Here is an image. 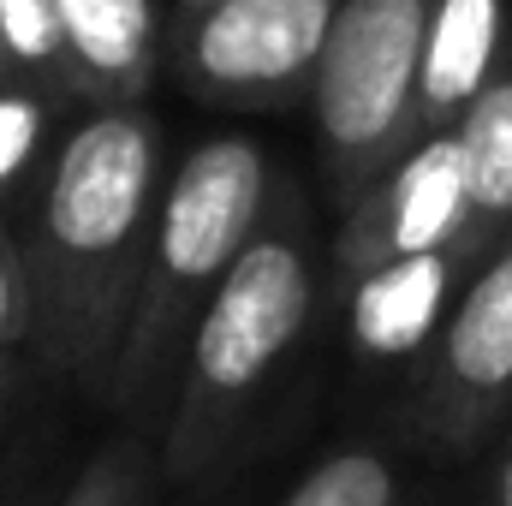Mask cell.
<instances>
[{
  "instance_id": "cell-11",
  "label": "cell",
  "mask_w": 512,
  "mask_h": 506,
  "mask_svg": "<svg viewBox=\"0 0 512 506\" xmlns=\"http://www.w3.org/2000/svg\"><path fill=\"white\" fill-rule=\"evenodd\" d=\"M465 155V191H471V239L489 256L512 233V48L501 72L483 84V96L453 126Z\"/></svg>"
},
{
  "instance_id": "cell-2",
  "label": "cell",
  "mask_w": 512,
  "mask_h": 506,
  "mask_svg": "<svg viewBox=\"0 0 512 506\" xmlns=\"http://www.w3.org/2000/svg\"><path fill=\"white\" fill-rule=\"evenodd\" d=\"M322 292H328V251L316 239V215L304 191L280 179L268 221L256 227L245 256L197 316L191 346L179 358L155 429V459L167 489H191L227 465L268 381L292 364L298 340L310 334Z\"/></svg>"
},
{
  "instance_id": "cell-17",
  "label": "cell",
  "mask_w": 512,
  "mask_h": 506,
  "mask_svg": "<svg viewBox=\"0 0 512 506\" xmlns=\"http://www.w3.org/2000/svg\"><path fill=\"white\" fill-rule=\"evenodd\" d=\"M477 506H512V423L495 435V441H489V453H483Z\"/></svg>"
},
{
  "instance_id": "cell-5",
  "label": "cell",
  "mask_w": 512,
  "mask_h": 506,
  "mask_svg": "<svg viewBox=\"0 0 512 506\" xmlns=\"http://www.w3.org/2000/svg\"><path fill=\"white\" fill-rule=\"evenodd\" d=\"M411 441L435 459H477L512 423V233L471 268L435 346L405 376Z\"/></svg>"
},
{
  "instance_id": "cell-7",
  "label": "cell",
  "mask_w": 512,
  "mask_h": 506,
  "mask_svg": "<svg viewBox=\"0 0 512 506\" xmlns=\"http://www.w3.org/2000/svg\"><path fill=\"white\" fill-rule=\"evenodd\" d=\"M435 251H477L471 239V191H465V155L453 131L417 137L382 179L334 221L328 239V286H346L370 268Z\"/></svg>"
},
{
  "instance_id": "cell-12",
  "label": "cell",
  "mask_w": 512,
  "mask_h": 506,
  "mask_svg": "<svg viewBox=\"0 0 512 506\" xmlns=\"http://www.w3.org/2000/svg\"><path fill=\"white\" fill-rule=\"evenodd\" d=\"M66 114H78L60 90L30 84V78H0V221L12 209L30 203L36 179L48 173L60 137H66Z\"/></svg>"
},
{
  "instance_id": "cell-20",
  "label": "cell",
  "mask_w": 512,
  "mask_h": 506,
  "mask_svg": "<svg viewBox=\"0 0 512 506\" xmlns=\"http://www.w3.org/2000/svg\"><path fill=\"white\" fill-rule=\"evenodd\" d=\"M0 78H6V60H0Z\"/></svg>"
},
{
  "instance_id": "cell-19",
  "label": "cell",
  "mask_w": 512,
  "mask_h": 506,
  "mask_svg": "<svg viewBox=\"0 0 512 506\" xmlns=\"http://www.w3.org/2000/svg\"><path fill=\"white\" fill-rule=\"evenodd\" d=\"M203 6H215V0H167L173 18H191V12H203Z\"/></svg>"
},
{
  "instance_id": "cell-6",
  "label": "cell",
  "mask_w": 512,
  "mask_h": 506,
  "mask_svg": "<svg viewBox=\"0 0 512 506\" xmlns=\"http://www.w3.org/2000/svg\"><path fill=\"white\" fill-rule=\"evenodd\" d=\"M334 18L340 0H215L173 18L167 60L197 102L274 114L310 102Z\"/></svg>"
},
{
  "instance_id": "cell-18",
  "label": "cell",
  "mask_w": 512,
  "mask_h": 506,
  "mask_svg": "<svg viewBox=\"0 0 512 506\" xmlns=\"http://www.w3.org/2000/svg\"><path fill=\"white\" fill-rule=\"evenodd\" d=\"M12 346H0V417H6V393H12Z\"/></svg>"
},
{
  "instance_id": "cell-4",
  "label": "cell",
  "mask_w": 512,
  "mask_h": 506,
  "mask_svg": "<svg viewBox=\"0 0 512 506\" xmlns=\"http://www.w3.org/2000/svg\"><path fill=\"white\" fill-rule=\"evenodd\" d=\"M429 6L435 0H340V18L328 30L322 66L310 84L316 167L334 215H346L423 137L417 72H423Z\"/></svg>"
},
{
  "instance_id": "cell-15",
  "label": "cell",
  "mask_w": 512,
  "mask_h": 506,
  "mask_svg": "<svg viewBox=\"0 0 512 506\" xmlns=\"http://www.w3.org/2000/svg\"><path fill=\"white\" fill-rule=\"evenodd\" d=\"M0 60L12 78L60 90V0H0Z\"/></svg>"
},
{
  "instance_id": "cell-9",
  "label": "cell",
  "mask_w": 512,
  "mask_h": 506,
  "mask_svg": "<svg viewBox=\"0 0 512 506\" xmlns=\"http://www.w3.org/2000/svg\"><path fill=\"white\" fill-rule=\"evenodd\" d=\"M167 30V0H60V96L78 114L149 108Z\"/></svg>"
},
{
  "instance_id": "cell-14",
  "label": "cell",
  "mask_w": 512,
  "mask_h": 506,
  "mask_svg": "<svg viewBox=\"0 0 512 506\" xmlns=\"http://www.w3.org/2000/svg\"><path fill=\"white\" fill-rule=\"evenodd\" d=\"M161 459L149 429H120L108 435L72 477L60 506H161Z\"/></svg>"
},
{
  "instance_id": "cell-8",
  "label": "cell",
  "mask_w": 512,
  "mask_h": 506,
  "mask_svg": "<svg viewBox=\"0 0 512 506\" xmlns=\"http://www.w3.org/2000/svg\"><path fill=\"white\" fill-rule=\"evenodd\" d=\"M477 262L483 256L471 251L405 256V262H387V268H370V274L334 286L358 370H405L411 376L423 364V352L435 346V334Z\"/></svg>"
},
{
  "instance_id": "cell-16",
  "label": "cell",
  "mask_w": 512,
  "mask_h": 506,
  "mask_svg": "<svg viewBox=\"0 0 512 506\" xmlns=\"http://www.w3.org/2000/svg\"><path fill=\"white\" fill-rule=\"evenodd\" d=\"M0 346H30V280L12 221H0Z\"/></svg>"
},
{
  "instance_id": "cell-3",
  "label": "cell",
  "mask_w": 512,
  "mask_h": 506,
  "mask_svg": "<svg viewBox=\"0 0 512 506\" xmlns=\"http://www.w3.org/2000/svg\"><path fill=\"white\" fill-rule=\"evenodd\" d=\"M274 197H280L274 161L251 131H209L179 161H167L137 310L102 393V405L126 429H149V435L161 429L191 328L256 239V227L268 221Z\"/></svg>"
},
{
  "instance_id": "cell-13",
  "label": "cell",
  "mask_w": 512,
  "mask_h": 506,
  "mask_svg": "<svg viewBox=\"0 0 512 506\" xmlns=\"http://www.w3.org/2000/svg\"><path fill=\"white\" fill-rule=\"evenodd\" d=\"M274 506H405V459L387 441H340Z\"/></svg>"
},
{
  "instance_id": "cell-10",
  "label": "cell",
  "mask_w": 512,
  "mask_h": 506,
  "mask_svg": "<svg viewBox=\"0 0 512 506\" xmlns=\"http://www.w3.org/2000/svg\"><path fill=\"white\" fill-rule=\"evenodd\" d=\"M512 48L507 0H435L417 72V131H453Z\"/></svg>"
},
{
  "instance_id": "cell-1",
  "label": "cell",
  "mask_w": 512,
  "mask_h": 506,
  "mask_svg": "<svg viewBox=\"0 0 512 506\" xmlns=\"http://www.w3.org/2000/svg\"><path fill=\"white\" fill-rule=\"evenodd\" d=\"M161 185L167 131L155 108L72 114L12 227L30 280V346L90 399L108 393L126 346Z\"/></svg>"
}]
</instances>
